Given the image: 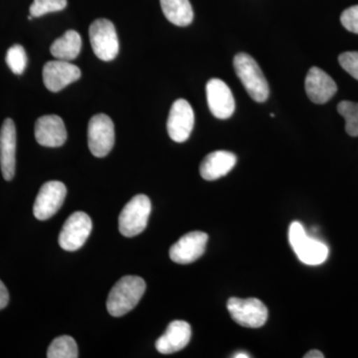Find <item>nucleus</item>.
Segmentation results:
<instances>
[{
    "mask_svg": "<svg viewBox=\"0 0 358 358\" xmlns=\"http://www.w3.org/2000/svg\"><path fill=\"white\" fill-rule=\"evenodd\" d=\"M9 303V293L7 291L6 285L0 280V310L6 308Z\"/></svg>",
    "mask_w": 358,
    "mask_h": 358,
    "instance_id": "obj_27",
    "label": "nucleus"
},
{
    "mask_svg": "<svg viewBox=\"0 0 358 358\" xmlns=\"http://www.w3.org/2000/svg\"><path fill=\"white\" fill-rule=\"evenodd\" d=\"M93 229L92 219L85 212H74L66 220L59 235V245L66 251H77L83 247Z\"/></svg>",
    "mask_w": 358,
    "mask_h": 358,
    "instance_id": "obj_8",
    "label": "nucleus"
},
{
    "mask_svg": "<svg viewBox=\"0 0 358 358\" xmlns=\"http://www.w3.org/2000/svg\"><path fill=\"white\" fill-rule=\"evenodd\" d=\"M341 21L346 30L358 34V6L345 9L341 14Z\"/></svg>",
    "mask_w": 358,
    "mask_h": 358,
    "instance_id": "obj_26",
    "label": "nucleus"
},
{
    "mask_svg": "<svg viewBox=\"0 0 358 358\" xmlns=\"http://www.w3.org/2000/svg\"><path fill=\"white\" fill-rule=\"evenodd\" d=\"M324 355L320 350H313L305 355V358H324Z\"/></svg>",
    "mask_w": 358,
    "mask_h": 358,
    "instance_id": "obj_28",
    "label": "nucleus"
},
{
    "mask_svg": "<svg viewBox=\"0 0 358 358\" xmlns=\"http://www.w3.org/2000/svg\"><path fill=\"white\" fill-rule=\"evenodd\" d=\"M90 41L96 57L109 62L119 53L120 44L115 25L106 18L92 23L89 29Z\"/></svg>",
    "mask_w": 358,
    "mask_h": 358,
    "instance_id": "obj_5",
    "label": "nucleus"
},
{
    "mask_svg": "<svg viewBox=\"0 0 358 358\" xmlns=\"http://www.w3.org/2000/svg\"><path fill=\"white\" fill-rule=\"evenodd\" d=\"M338 110L345 120L346 133L352 136H358V103L343 101L338 103Z\"/></svg>",
    "mask_w": 358,
    "mask_h": 358,
    "instance_id": "obj_22",
    "label": "nucleus"
},
{
    "mask_svg": "<svg viewBox=\"0 0 358 358\" xmlns=\"http://www.w3.org/2000/svg\"><path fill=\"white\" fill-rule=\"evenodd\" d=\"M305 87L308 99L319 105L329 102L338 91V86L333 78L317 67L308 70Z\"/></svg>",
    "mask_w": 358,
    "mask_h": 358,
    "instance_id": "obj_16",
    "label": "nucleus"
},
{
    "mask_svg": "<svg viewBox=\"0 0 358 358\" xmlns=\"http://www.w3.org/2000/svg\"><path fill=\"white\" fill-rule=\"evenodd\" d=\"M192 338V327L185 320H173L167 327L166 333L162 334L155 348L162 355H171L183 350Z\"/></svg>",
    "mask_w": 358,
    "mask_h": 358,
    "instance_id": "obj_17",
    "label": "nucleus"
},
{
    "mask_svg": "<svg viewBox=\"0 0 358 358\" xmlns=\"http://www.w3.org/2000/svg\"><path fill=\"white\" fill-rule=\"evenodd\" d=\"M66 194L67 188L64 183L55 180L44 183L33 206L35 217L39 220H48L55 215L64 203Z\"/></svg>",
    "mask_w": 358,
    "mask_h": 358,
    "instance_id": "obj_9",
    "label": "nucleus"
},
{
    "mask_svg": "<svg viewBox=\"0 0 358 358\" xmlns=\"http://www.w3.org/2000/svg\"><path fill=\"white\" fill-rule=\"evenodd\" d=\"M145 282L138 275H126L115 282L108 296L107 308L110 315L119 317L131 312L145 294Z\"/></svg>",
    "mask_w": 358,
    "mask_h": 358,
    "instance_id": "obj_1",
    "label": "nucleus"
},
{
    "mask_svg": "<svg viewBox=\"0 0 358 358\" xmlns=\"http://www.w3.org/2000/svg\"><path fill=\"white\" fill-rule=\"evenodd\" d=\"M233 357L234 358H249L250 355L248 353L246 352H237L235 353L234 355H233Z\"/></svg>",
    "mask_w": 358,
    "mask_h": 358,
    "instance_id": "obj_29",
    "label": "nucleus"
},
{
    "mask_svg": "<svg viewBox=\"0 0 358 358\" xmlns=\"http://www.w3.org/2000/svg\"><path fill=\"white\" fill-rule=\"evenodd\" d=\"M82 48V39L79 33L75 30H68L61 36L55 40L51 45V54L58 60L71 61L79 56Z\"/></svg>",
    "mask_w": 358,
    "mask_h": 358,
    "instance_id": "obj_19",
    "label": "nucleus"
},
{
    "mask_svg": "<svg viewBox=\"0 0 358 358\" xmlns=\"http://www.w3.org/2000/svg\"><path fill=\"white\" fill-rule=\"evenodd\" d=\"M236 162V155L233 152L217 150L205 157L200 164V174L205 180H216L229 173Z\"/></svg>",
    "mask_w": 358,
    "mask_h": 358,
    "instance_id": "obj_18",
    "label": "nucleus"
},
{
    "mask_svg": "<svg viewBox=\"0 0 358 358\" xmlns=\"http://www.w3.org/2000/svg\"><path fill=\"white\" fill-rule=\"evenodd\" d=\"M338 62L350 75L358 81V52L350 51L341 54L338 57Z\"/></svg>",
    "mask_w": 358,
    "mask_h": 358,
    "instance_id": "obj_25",
    "label": "nucleus"
},
{
    "mask_svg": "<svg viewBox=\"0 0 358 358\" xmlns=\"http://www.w3.org/2000/svg\"><path fill=\"white\" fill-rule=\"evenodd\" d=\"M289 241L301 262L306 265H320L329 257V247L320 240L308 236L300 222H293L289 226Z\"/></svg>",
    "mask_w": 358,
    "mask_h": 358,
    "instance_id": "obj_3",
    "label": "nucleus"
},
{
    "mask_svg": "<svg viewBox=\"0 0 358 358\" xmlns=\"http://www.w3.org/2000/svg\"><path fill=\"white\" fill-rule=\"evenodd\" d=\"M231 317L240 326L259 329L268 320V310L262 301L255 298H231L227 303Z\"/></svg>",
    "mask_w": 358,
    "mask_h": 358,
    "instance_id": "obj_6",
    "label": "nucleus"
},
{
    "mask_svg": "<svg viewBox=\"0 0 358 358\" xmlns=\"http://www.w3.org/2000/svg\"><path fill=\"white\" fill-rule=\"evenodd\" d=\"M79 357L76 341L69 336H62L52 341L47 350L48 358H77Z\"/></svg>",
    "mask_w": 358,
    "mask_h": 358,
    "instance_id": "obj_21",
    "label": "nucleus"
},
{
    "mask_svg": "<svg viewBox=\"0 0 358 358\" xmlns=\"http://www.w3.org/2000/svg\"><path fill=\"white\" fill-rule=\"evenodd\" d=\"M233 64L238 78L250 96L256 102H266L270 95V88L255 59L248 54L239 53L235 56Z\"/></svg>",
    "mask_w": 358,
    "mask_h": 358,
    "instance_id": "obj_2",
    "label": "nucleus"
},
{
    "mask_svg": "<svg viewBox=\"0 0 358 358\" xmlns=\"http://www.w3.org/2000/svg\"><path fill=\"white\" fill-rule=\"evenodd\" d=\"M88 143L92 155L105 157L115 145V126L109 115L98 114L89 122Z\"/></svg>",
    "mask_w": 358,
    "mask_h": 358,
    "instance_id": "obj_7",
    "label": "nucleus"
},
{
    "mask_svg": "<svg viewBox=\"0 0 358 358\" xmlns=\"http://www.w3.org/2000/svg\"><path fill=\"white\" fill-rule=\"evenodd\" d=\"M35 138L40 145L59 148L67 140L64 122L57 115H47L35 122Z\"/></svg>",
    "mask_w": 358,
    "mask_h": 358,
    "instance_id": "obj_14",
    "label": "nucleus"
},
{
    "mask_svg": "<svg viewBox=\"0 0 358 358\" xmlns=\"http://www.w3.org/2000/svg\"><path fill=\"white\" fill-rule=\"evenodd\" d=\"M166 127L169 136L176 143H185L189 138L194 127V112L185 99H178L171 106Z\"/></svg>",
    "mask_w": 358,
    "mask_h": 358,
    "instance_id": "obj_10",
    "label": "nucleus"
},
{
    "mask_svg": "<svg viewBox=\"0 0 358 358\" xmlns=\"http://www.w3.org/2000/svg\"><path fill=\"white\" fill-rule=\"evenodd\" d=\"M6 60L7 66L14 74H22L27 66V55L24 48L20 44L13 45L7 50Z\"/></svg>",
    "mask_w": 358,
    "mask_h": 358,
    "instance_id": "obj_23",
    "label": "nucleus"
},
{
    "mask_svg": "<svg viewBox=\"0 0 358 358\" xmlns=\"http://www.w3.org/2000/svg\"><path fill=\"white\" fill-rule=\"evenodd\" d=\"M208 235L200 231L183 235L169 250V257L178 264H190L203 255Z\"/></svg>",
    "mask_w": 358,
    "mask_h": 358,
    "instance_id": "obj_11",
    "label": "nucleus"
},
{
    "mask_svg": "<svg viewBox=\"0 0 358 358\" xmlns=\"http://www.w3.org/2000/svg\"><path fill=\"white\" fill-rule=\"evenodd\" d=\"M152 203L147 195L138 194L124 205L119 216V230L124 237H134L147 228Z\"/></svg>",
    "mask_w": 358,
    "mask_h": 358,
    "instance_id": "obj_4",
    "label": "nucleus"
},
{
    "mask_svg": "<svg viewBox=\"0 0 358 358\" xmlns=\"http://www.w3.org/2000/svg\"><path fill=\"white\" fill-rule=\"evenodd\" d=\"M162 13L176 26H187L192 24L194 14L189 0H160Z\"/></svg>",
    "mask_w": 358,
    "mask_h": 358,
    "instance_id": "obj_20",
    "label": "nucleus"
},
{
    "mask_svg": "<svg viewBox=\"0 0 358 358\" xmlns=\"http://www.w3.org/2000/svg\"><path fill=\"white\" fill-rule=\"evenodd\" d=\"M207 103L214 117L229 119L235 112V100L231 89L220 79L209 80L206 85Z\"/></svg>",
    "mask_w": 358,
    "mask_h": 358,
    "instance_id": "obj_12",
    "label": "nucleus"
},
{
    "mask_svg": "<svg viewBox=\"0 0 358 358\" xmlns=\"http://www.w3.org/2000/svg\"><path fill=\"white\" fill-rule=\"evenodd\" d=\"M67 6V0H34L30 6V15L40 17L45 14L61 11Z\"/></svg>",
    "mask_w": 358,
    "mask_h": 358,
    "instance_id": "obj_24",
    "label": "nucleus"
},
{
    "mask_svg": "<svg viewBox=\"0 0 358 358\" xmlns=\"http://www.w3.org/2000/svg\"><path fill=\"white\" fill-rule=\"evenodd\" d=\"M16 129L11 119H6L0 129V167L6 180L13 179L16 166Z\"/></svg>",
    "mask_w": 358,
    "mask_h": 358,
    "instance_id": "obj_15",
    "label": "nucleus"
},
{
    "mask_svg": "<svg viewBox=\"0 0 358 358\" xmlns=\"http://www.w3.org/2000/svg\"><path fill=\"white\" fill-rule=\"evenodd\" d=\"M81 78V70L68 61H49L44 65L43 81L45 87L53 93H57L68 85Z\"/></svg>",
    "mask_w": 358,
    "mask_h": 358,
    "instance_id": "obj_13",
    "label": "nucleus"
}]
</instances>
